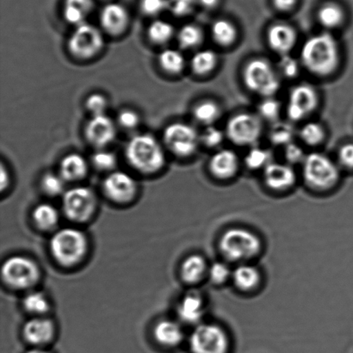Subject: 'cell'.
Here are the masks:
<instances>
[{
  "label": "cell",
  "mask_w": 353,
  "mask_h": 353,
  "mask_svg": "<svg viewBox=\"0 0 353 353\" xmlns=\"http://www.w3.org/2000/svg\"><path fill=\"white\" fill-rule=\"evenodd\" d=\"M210 279L211 281L216 283H221L226 281L230 276V270L224 263H214L210 268Z\"/></svg>",
  "instance_id": "c3c4849f"
},
{
  "label": "cell",
  "mask_w": 353,
  "mask_h": 353,
  "mask_svg": "<svg viewBox=\"0 0 353 353\" xmlns=\"http://www.w3.org/2000/svg\"><path fill=\"white\" fill-rule=\"evenodd\" d=\"M285 157L289 163L296 164L303 162L306 155H304L303 148L292 141L285 147Z\"/></svg>",
  "instance_id": "681fc988"
},
{
  "label": "cell",
  "mask_w": 353,
  "mask_h": 353,
  "mask_svg": "<svg viewBox=\"0 0 353 353\" xmlns=\"http://www.w3.org/2000/svg\"><path fill=\"white\" fill-rule=\"evenodd\" d=\"M219 0H199L201 5L205 8H213V7L217 5Z\"/></svg>",
  "instance_id": "db71d44e"
},
{
  "label": "cell",
  "mask_w": 353,
  "mask_h": 353,
  "mask_svg": "<svg viewBox=\"0 0 353 353\" xmlns=\"http://www.w3.org/2000/svg\"><path fill=\"white\" fill-rule=\"evenodd\" d=\"M206 264L200 255H190L185 259L181 265V276L188 283L199 282L205 272Z\"/></svg>",
  "instance_id": "4316f807"
},
{
  "label": "cell",
  "mask_w": 353,
  "mask_h": 353,
  "mask_svg": "<svg viewBox=\"0 0 353 353\" xmlns=\"http://www.w3.org/2000/svg\"><path fill=\"white\" fill-rule=\"evenodd\" d=\"M65 180L60 174H55L54 172H47L41 179V189L48 196H57L64 194Z\"/></svg>",
  "instance_id": "74e56055"
},
{
  "label": "cell",
  "mask_w": 353,
  "mask_h": 353,
  "mask_svg": "<svg viewBox=\"0 0 353 353\" xmlns=\"http://www.w3.org/2000/svg\"><path fill=\"white\" fill-rule=\"evenodd\" d=\"M176 39L179 46L183 50H193L202 43L203 33L195 24H186L179 30Z\"/></svg>",
  "instance_id": "d6a6232c"
},
{
  "label": "cell",
  "mask_w": 353,
  "mask_h": 353,
  "mask_svg": "<svg viewBox=\"0 0 353 353\" xmlns=\"http://www.w3.org/2000/svg\"><path fill=\"white\" fill-rule=\"evenodd\" d=\"M168 9V0H141V10L145 15L154 17Z\"/></svg>",
  "instance_id": "bcb514c9"
},
{
  "label": "cell",
  "mask_w": 353,
  "mask_h": 353,
  "mask_svg": "<svg viewBox=\"0 0 353 353\" xmlns=\"http://www.w3.org/2000/svg\"><path fill=\"white\" fill-rule=\"evenodd\" d=\"M100 26L105 33L119 37L129 27L130 14L120 3H110L103 7L99 15Z\"/></svg>",
  "instance_id": "2e32d148"
},
{
  "label": "cell",
  "mask_w": 353,
  "mask_h": 353,
  "mask_svg": "<svg viewBox=\"0 0 353 353\" xmlns=\"http://www.w3.org/2000/svg\"><path fill=\"white\" fill-rule=\"evenodd\" d=\"M339 160L343 167L353 169V143H347L341 148Z\"/></svg>",
  "instance_id": "f907efd6"
},
{
  "label": "cell",
  "mask_w": 353,
  "mask_h": 353,
  "mask_svg": "<svg viewBox=\"0 0 353 353\" xmlns=\"http://www.w3.org/2000/svg\"><path fill=\"white\" fill-rule=\"evenodd\" d=\"M266 185L273 190H285L296 181V174L289 164L272 162L264 169Z\"/></svg>",
  "instance_id": "ac0fdd59"
},
{
  "label": "cell",
  "mask_w": 353,
  "mask_h": 353,
  "mask_svg": "<svg viewBox=\"0 0 353 353\" xmlns=\"http://www.w3.org/2000/svg\"><path fill=\"white\" fill-rule=\"evenodd\" d=\"M201 141L208 148H216L223 143L225 134L223 130L216 127L208 126L201 134Z\"/></svg>",
  "instance_id": "ee69618b"
},
{
  "label": "cell",
  "mask_w": 353,
  "mask_h": 353,
  "mask_svg": "<svg viewBox=\"0 0 353 353\" xmlns=\"http://www.w3.org/2000/svg\"><path fill=\"white\" fill-rule=\"evenodd\" d=\"M141 117L136 110L124 109L117 116V123L126 130H136L140 125Z\"/></svg>",
  "instance_id": "7bdbcfd3"
},
{
  "label": "cell",
  "mask_w": 353,
  "mask_h": 353,
  "mask_svg": "<svg viewBox=\"0 0 353 353\" xmlns=\"http://www.w3.org/2000/svg\"><path fill=\"white\" fill-rule=\"evenodd\" d=\"M108 99L101 93H92L85 99V108L92 116L103 115L108 108Z\"/></svg>",
  "instance_id": "60d3db41"
},
{
  "label": "cell",
  "mask_w": 353,
  "mask_h": 353,
  "mask_svg": "<svg viewBox=\"0 0 353 353\" xmlns=\"http://www.w3.org/2000/svg\"><path fill=\"white\" fill-rule=\"evenodd\" d=\"M93 8V0H65L62 15L65 22L76 27L86 22Z\"/></svg>",
  "instance_id": "7402d4cb"
},
{
  "label": "cell",
  "mask_w": 353,
  "mask_h": 353,
  "mask_svg": "<svg viewBox=\"0 0 353 353\" xmlns=\"http://www.w3.org/2000/svg\"><path fill=\"white\" fill-rule=\"evenodd\" d=\"M154 336L158 343L165 347H176L181 343L183 334L179 324L174 321L163 320L155 325Z\"/></svg>",
  "instance_id": "cb8c5ba5"
},
{
  "label": "cell",
  "mask_w": 353,
  "mask_h": 353,
  "mask_svg": "<svg viewBox=\"0 0 353 353\" xmlns=\"http://www.w3.org/2000/svg\"><path fill=\"white\" fill-rule=\"evenodd\" d=\"M262 134V124L258 117L240 113L232 117L227 124L226 134L238 146L254 145Z\"/></svg>",
  "instance_id": "7c38bea8"
},
{
  "label": "cell",
  "mask_w": 353,
  "mask_h": 353,
  "mask_svg": "<svg viewBox=\"0 0 353 353\" xmlns=\"http://www.w3.org/2000/svg\"><path fill=\"white\" fill-rule=\"evenodd\" d=\"M345 13L340 6L327 3L318 12V20L327 29H335L344 22Z\"/></svg>",
  "instance_id": "4dcf8cb0"
},
{
  "label": "cell",
  "mask_w": 353,
  "mask_h": 353,
  "mask_svg": "<svg viewBox=\"0 0 353 353\" xmlns=\"http://www.w3.org/2000/svg\"><path fill=\"white\" fill-rule=\"evenodd\" d=\"M218 57L216 52L211 50L197 51L190 61V67L197 75H206L216 68Z\"/></svg>",
  "instance_id": "83f0119b"
},
{
  "label": "cell",
  "mask_w": 353,
  "mask_h": 353,
  "mask_svg": "<svg viewBox=\"0 0 353 353\" xmlns=\"http://www.w3.org/2000/svg\"><path fill=\"white\" fill-rule=\"evenodd\" d=\"M340 47L330 33L314 34L301 50V61L307 71L321 77L333 74L340 64Z\"/></svg>",
  "instance_id": "6da1fadb"
},
{
  "label": "cell",
  "mask_w": 353,
  "mask_h": 353,
  "mask_svg": "<svg viewBox=\"0 0 353 353\" xmlns=\"http://www.w3.org/2000/svg\"><path fill=\"white\" fill-rule=\"evenodd\" d=\"M10 182L9 172L7 171L6 165H1V189H6L8 186Z\"/></svg>",
  "instance_id": "f5cc1de1"
},
{
  "label": "cell",
  "mask_w": 353,
  "mask_h": 353,
  "mask_svg": "<svg viewBox=\"0 0 353 353\" xmlns=\"http://www.w3.org/2000/svg\"><path fill=\"white\" fill-rule=\"evenodd\" d=\"M235 285L243 290L254 289L259 282V273L254 266L242 265L238 266L233 273Z\"/></svg>",
  "instance_id": "1f68e13d"
},
{
  "label": "cell",
  "mask_w": 353,
  "mask_h": 353,
  "mask_svg": "<svg viewBox=\"0 0 353 353\" xmlns=\"http://www.w3.org/2000/svg\"><path fill=\"white\" fill-rule=\"evenodd\" d=\"M306 182L316 189H328L336 183L340 176L337 165L321 153L306 155L303 161Z\"/></svg>",
  "instance_id": "9c48e42d"
},
{
  "label": "cell",
  "mask_w": 353,
  "mask_h": 353,
  "mask_svg": "<svg viewBox=\"0 0 353 353\" xmlns=\"http://www.w3.org/2000/svg\"><path fill=\"white\" fill-rule=\"evenodd\" d=\"M105 47L102 31L91 23L76 26L68 41V50L78 60L88 61L98 57Z\"/></svg>",
  "instance_id": "8992f818"
},
{
  "label": "cell",
  "mask_w": 353,
  "mask_h": 353,
  "mask_svg": "<svg viewBox=\"0 0 353 353\" xmlns=\"http://www.w3.org/2000/svg\"><path fill=\"white\" fill-rule=\"evenodd\" d=\"M211 34L214 41L223 47L233 44L238 36L236 27L230 21L225 19L217 20L213 23L211 27Z\"/></svg>",
  "instance_id": "f546056e"
},
{
  "label": "cell",
  "mask_w": 353,
  "mask_h": 353,
  "mask_svg": "<svg viewBox=\"0 0 353 353\" xmlns=\"http://www.w3.org/2000/svg\"><path fill=\"white\" fill-rule=\"evenodd\" d=\"M190 348L192 353H227L228 339L219 326L201 324L190 335Z\"/></svg>",
  "instance_id": "8fae6325"
},
{
  "label": "cell",
  "mask_w": 353,
  "mask_h": 353,
  "mask_svg": "<svg viewBox=\"0 0 353 353\" xmlns=\"http://www.w3.org/2000/svg\"><path fill=\"white\" fill-rule=\"evenodd\" d=\"M117 157L112 152L103 150H97L92 157L93 167L102 172H112L117 165Z\"/></svg>",
  "instance_id": "ab89813d"
},
{
  "label": "cell",
  "mask_w": 353,
  "mask_h": 353,
  "mask_svg": "<svg viewBox=\"0 0 353 353\" xmlns=\"http://www.w3.org/2000/svg\"><path fill=\"white\" fill-rule=\"evenodd\" d=\"M220 114L219 105L210 100L199 103L193 110L194 119L207 126L212 125L219 119Z\"/></svg>",
  "instance_id": "836d02e7"
},
{
  "label": "cell",
  "mask_w": 353,
  "mask_h": 353,
  "mask_svg": "<svg viewBox=\"0 0 353 353\" xmlns=\"http://www.w3.org/2000/svg\"><path fill=\"white\" fill-rule=\"evenodd\" d=\"M165 147L175 157L187 158L196 153L201 141L199 132L185 123H172L163 131Z\"/></svg>",
  "instance_id": "52a82bcc"
},
{
  "label": "cell",
  "mask_w": 353,
  "mask_h": 353,
  "mask_svg": "<svg viewBox=\"0 0 353 353\" xmlns=\"http://www.w3.org/2000/svg\"><path fill=\"white\" fill-rule=\"evenodd\" d=\"M117 134L115 122L106 114L92 116L84 128L88 143L97 150H103L115 141Z\"/></svg>",
  "instance_id": "5bb4252c"
},
{
  "label": "cell",
  "mask_w": 353,
  "mask_h": 353,
  "mask_svg": "<svg viewBox=\"0 0 353 353\" xmlns=\"http://www.w3.org/2000/svg\"><path fill=\"white\" fill-rule=\"evenodd\" d=\"M302 140L310 146H316L323 143L325 138V130L320 123L310 122L304 125L300 130Z\"/></svg>",
  "instance_id": "f35d334b"
},
{
  "label": "cell",
  "mask_w": 353,
  "mask_h": 353,
  "mask_svg": "<svg viewBox=\"0 0 353 353\" xmlns=\"http://www.w3.org/2000/svg\"><path fill=\"white\" fill-rule=\"evenodd\" d=\"M103 192L110 199L117 203L132 200L137 192V183L132 176L123 171L110 172L103 183Z\"/></svg>",
  "instance_id": "9a60e30c"
},
{
  "label": "cell",
  "mask_w": 353,
  "mask_h": 353,
  "mask_svg": "<svg viewBox=\"0 0 353 353\" xmlns=\"http://www.w3.org/2000/svg\"><path fill=\"white\" fill-rule=\"evenodd\" d=\"M62 203L65 216L77 223L90 219L97 206L94 192L85 186L74 187L65 192Z\"/></svg>",
  "instance_id": "30bf717a"
},
{
  "label": "cell",
  "mask_w": 353,
  "mask_h": 353,
  "mask_svg": "<svg viewBox=\"0 0 353 353\" xmlns=\"http://www.w3.org/2000/svg\"><path fill=\"white\" fill-rule=\"evenodd\" d=\"M258 112L261 119L268 121H275L281 112V105L273 98H265L259 103Z\"/></svg>",
  "instance_id": "b9f144b4"
},
{
  "label": "cell",
  "mask_w": 353,
  "mask_h": 353,
  "mask_svg": "<svg viewBox=\"0 0 353 353\" xmlns=\"http://www.w3.org/2000/svg\"><path fill=\"white\" fill-rule=\"evenodd\" d=\"M23 306L27 312L34 314H43L50 310L46 296L39 292L28 294L23 300Z\"/></svg>",
  "instance_id": "d590c367"
},
{
  "label": "cell",
  "mask_w": 353,
  "mask_h": 353,
  "mask_svg": "<svg viewBox=\"0 0 353 353\" xmlns=\"http://www.w3.org/2000/svg\"><path fill=\"white\" fill-rule=\"evenodd\" d=\"M32 216L34 224L43 230H52L59 221L58 210L50 203H41L34 208Z\"/></svg>",
  "instance_id": "f1b7e54d"
},
{
  "label": "cell",
  "mask_w": 353,
  "mask_h": 353,
  "mask_svg": "<svg viewBox=\"0 0 353 353\" xmlns=\"http://www.w3.org/2000/svg\"><path fill=\"white\" fill-rule=\"evenodd\" d=\"M294 129L290 123H276L270 131L269 137L272 143L276 146H283L292 143L294 138Z\"/></svg>",
  "instance_id": "e575fe53"
},
{
  "label": "cell",
  "mask_w": 353,
  "mask_h": 353,
  "mask_svg": "<svg viewBox=\"0 0 353 353\" xmlns=\"http://www.w3.org/2000/svg\"><path fill=\"white\" fill-rule=\"evenodd\" d=\"M276 8L281 10H288L296 5V0H273Z\"/></svg>",
  "instance_id": "816d5d0a"
},
{
  "label": "cell",
  "mask_w": 353,
  "mask_h": 353,
  "mask_svg": "<svg viewBox=\"0 0 353 353\" xmlns=\"http://www.w3.org/2000/svg\"><path fill=\"white\" fill-rule=\"evenodd\" d=\"M27 353H50L45 350H41V349L39 348H34L32 349V350H30Z\"/></svg>",
  "instance_id": "11a10c76"
},
{
  "label": "cell",
  "mask_w": 353,
  "mask_h": 353,
  "mask_svg": "<svg viewBox=\"0 0 353 353\" xmlns=\"http://www.w3.org/2000/svg\"><path fill=\"white\" fill-rule=\"evenodd\" d=\"M318 94L312 85L307 84L297 85L290 91L287 115L294 122H299L316 109Z\"/></svg>",
  "instance_id": "4fadbf2b"
},
{
  "label": "cell",
  "mask_w": 353,
  "mask_h": 353,
  "mask_svg": "<svg viewBox=\"0 0 353 353\" xmlns=\"http://www.w3.org/2000/svg\"><path fill=\"white\" fill-rule=\"evenodd\" d=\"M239 167L236 154L230 150L216 152L210 161V169L219 179H230L235 174Z\"/></svg>",
  "instance_id": "44dd1931"
},
{
  "label": "cell",
  "mask_w": 353,
  "mask_h": 353,
  "mask_svg": "<svg viewBox=\"0 0 353 353\" xmlns=\"http://www.w3.org/2000/svg\"><path fill=\"white\" fill-rule=\"evenodd\" d=\"M23 334L29 343L41 345L48 343L54 334V327L50 320L37 317L28 321L23 326Z\"/></svg>",
  "instance_id": "d6986e66"
},
{
  "label": "cell",
  "mask_w": 353,
  "mask_h": 353,
  "mask_svg": "<svg viewBox=\"0 0 353 353\" xmlns=\"http://www.w3.org/2000/svg\"><path fill=\"white\" fill-rule=\"evenodd\" d=\"M196 0H168V10L176 17H185L192 12Z\"/></svg>",
  "instance_id": "7dc6e473"
},
{
  "label": "cell",
  "mask_w": 353,
  "mask_h": 353,
  "mask_svg": "<svg viewBox=\"0 0 353 353\" xmlns=\"http://www.w3.org/2000/svg\"><path fill=\"white\" fill-rule=\"evenodd\" d=\"M175 34L174 26L168 21L157 19L150 24L147 36L152 43L162 46L169 43Z\"/></svg>",
  "instance_id": "484cf974"
},
{
  "label": "cell",
  "mask_w": 353,
  "mask_h": 353,
  "mask_svg": "<svg viewBox=\"0 0 353 353\" xmlns=\"http://www.w3.org/2000/svg\"><path fill=\"white\" fill-rule=\"evenodd\" d=\"M280 71L286 78H295L300 71L299 62L289 54L282 55L279 62Z\"/></svg>",
  "instance_id": "f6af8a7d"
},
{
  "label": "cell",
  "mask_w": 353,
  "mask_h": 353,
  "mask_svg": "<svg viewBox=\"0 0 353 353\" xmlns=\"http://www.w3.org/2000/svg\"><path fill=\"white\" fill-rule=\"evenodd\" d=\"M297 34L293 27L285 23H276L270 28L268 41L270 48L280 57L289 54L295 47Z\"/></svg>",
  "instance_id": "e0dca14e"
},
{
  "label": "cell",
  "mask_w": 353,
  "mask_h": 353,
  "mask_svg": "<svg viewBox=\"0 0 353 353\" xmlns=\"http://www.w3.org/2000/svg\"><path fill=\"white\" fill-rule=\"evenodd\" d=\"M50 252L62 265L77 264L88 250V241L84 233L72 228H63L51 238Z\"/></svg>",
  "instance_id": "3957f363"
},
{
  "label": "cell",
  "mask_w": 353,
  "mask_h": 353,
  "mask_svg": "<svg viewBox=\"0 0 353 353\" xmlns=\"http://www.w3.org/2000/svg\"><path fill=\"white\" fill-rule=\"evenodd\" d=\"M2 278L14 289H29L40 279V270L36 263L24 256H12L2 265Z\"/></svg>",
  "instance_id": "ba28073f"
},
{
  "label": "cell",
  "mask_w": 353,
  "mask_h": 353,
  "mask_svg": "<svg viewBox=\"0 0 353 353\" xmlns=\"http://www.w3.org/2000/svg\"><path fill=\"white\" fill-rule=\"evenodd\" d=\"M180 320L186 323H199L203 314L202 297L196 292H190L183 297L178 306Z\"/></svg>",
  "instance_id": "603a6c76"
},
{
  "label": "cell",
  "mask_w": 353,
  "mask_h": 353,
  "mask_svg": "<svg viewBox=\"0 0 353 353\" xmlns=\"http://www.w3.org/2000/svg\"><path fill=\"white\" fill-rule=\"evenodd\" d=\"M158 63L165 74L178 75L185 68V59L179 50L165 48L159 54Z\"/></svg>",
  "instance_id": "d4e9b609"
},
{
  "label": "cell",
  "mask_w": 353,
  "mask_h": 353,
  "mask_svg": "<svg viewBox=\"0 0 353 353\" xmlns=\"http://www.w3.org/2000/svg\"><path fill=\"white\" fill-rule=\"evenodd\" d=\"M124 153L130 167L143 174H157L167 161L163 146L150 134H136L131 138Z\"/></svg>",
  "instance_id": "7a4b0ae2"
},
{
  "label": "cell",
  "mask_w": 353,
  "mask_h": 353,
  "mask_svg": "<svg viewBox=\"0 0 353 353\" xmlns=\"http://www.w3.org/2000/svg\"><path fill=\"white\" fill-rule=\"evenodd\" d=\"M243 81L251 92L265 98H273L281 86L274 68L263 59H254L248 62L244 68Z\"/></svg>",
  "instance_id": "277c9868"
},
{
  "label": "cell",
  "mask_w": 353,
  "mask_h": 353,
  "mask_svg": "<svg viewBox=\"0 0 353 353\" xmlns=\"http://www.w3.org/2000/svg\"><path fill=\"white\" fill-rule=\"evenodd\" d=\"M261 249L257 235L244 228H235L225 232L220 240V250L230 261H239L251 259Z\"/></svg>",
  "instance_id": "5b68a950"
},
{
  "label": "cell",
  "mask_w": 353,
  "mask_h": 353,
  "mask_svg": "<svg viewBox=\"0 0 353 353\" xmlns=\"http://www.w3.org/2000/svg\"><path fill=\"white\" fill-rule=\"evenodd\" d=\"M272 154L265 148L254 147L248 152L245 157V163L247 167L254 170L265 168L272 163Z\"/></svg>",
  "instance_id": "8d00e7d4"
},
{
  "label": "cell",
  "mask_w": 353,
  "mask_h": 353,
  "mask_svg": "<svg viewBox=\"0 0 353 353\" xmlns=\"http://www.w3.org/2000/svg\"><path fill=\"white\" fill-rule=\"evenodd\" d=\"M88 169V162L84 157L77 153H71L62 158L59 174L65 182H75L84 179Z\"/></svg>",
  "instance_id": "ffe728a7"
}]
</instances>
